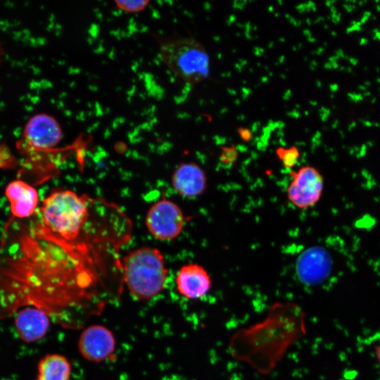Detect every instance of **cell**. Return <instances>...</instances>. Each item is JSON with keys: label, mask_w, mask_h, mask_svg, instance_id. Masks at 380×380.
Listing matches in <instances>:
<instances>
[{"label": "cell", "mask_w": 380, "mask_h": 380, "mask_svg": "<svg viewBox=\"0 0 380 380\" xmlns=\"http://www.w3.org/2000/svg\"><path fill=\"white\" fill-rule=\"evenodd\" d=\"M324 68H325L326 69H331V68H332V66H331V63H329V62L326 63L324 64Z\"/></svg>", "instance_id": "e575fe53"}, {"label": "cell", "mask_w": 380, "mask_h": 380, "mask_svg": "<svg viewBox=\"0 0 380 380\" xmlns=\"http://www.w3.org/2000/svg\"><path fill=\"white\" fill-rule=\"evenodd\" d=\"M378 91H380V88L378 89Z\"/></svg>", "instance_id": "e7e4bbea"}, {"label": "cell", "mask_w": 380, "mask_h": 380, "mask_svg": "<svg viewBox=\"0 0 380 380\" xmlns=\"http://www.w3.org/2000/svg\"><path fill=\"white\" fill-rule=\"evenodd\" d=\"M361 25H362V23L360 21H357L356 25H351L350 27H348L346 32L347 34H349L354 31L360 32L362 30Z\"/></svg>", "instance_id": "d6986e66"}, {"label": "cell", "mask_w": 380, "mask_h": 380, "mask_svg": "<svg viewBox=\"0 0 380 380\" xmlns=\"http://www.w3.org/2000/svg\"><path fill=\"white\" fill-rule=\"evenodd\" d=\"M329 89L332 93L336 92L338 89V85L336 83L331 84L329 85Z\"/></svg>", "instance_id": "cb8c5ba5"}, {"label": "cell", "mask_w": 380, "mask_h": 380, "mask_svg": "<svg viewBox=\"0 0 380 380\" xmlns=\"http://www.w3.org/2000/svg\"><path fill=\"white\" fill-rule=\"evenodd\" d=\"M175 285L182 297L196 300L208 294L212 287V279L202 265L190 262L182 265L178 270Z\"/></svg>", "instance_id": "52a82bcc"}, {"label": "cell", "mask_w": 380, "mask_h": 380, "mask_svg": "<svg viewBox=\"0 0 380 380\" xmlns=\"http://www.w3.org/2000/svg\"><path fill=\"white\" fill-rule=\"evenodd\" d=\"M324 46H327V43H324Z\"/></svg>", "instance_id": "be15d7a7"}, {"label": "cell", "mask_w": 380, "mask_h": 380, "mask_svg": "<svg viewBox=\"0 0 380 380\" xmlns=\"http://www.w3.org/2000/svg\"><path fill=\"white\" fill-rule=\"evenodd\" d=\"M379 1H380L379 0H375L374 1V2L376 3V4L379 3Z\"/></svg>", "instance_id": "6125c7cd"}, {"label": "cell", "mask_w": 380, "mask_h": 380, "mask_svg": "<svg viewBox=\"0 0 380 380\" xmlns=\"http://www.w3.org/2000/svg\"><path fill=\"white\" fill-rule=\"evenodd\" d=\"M237 132L241 139L244 141H249L253 137L252 132L248 128L241 127L237 129Z\"/></svg>", "instance_id": "e0dca14e"}, {"label": "cell", "mask_w": 380, "mask_h": 380, "mask_svg": "<svg viewBox=\"0 0 380 380\" xmlns=\"http://www.w3.org/2000/svg\"><path fill=\"white\" fill-rule=\"evenodd\" d=\"M379 31V28H374L372 30V33L373 34H376V32H378Z\"/></svg>", "instance_id": "ee69618b"}, {"label": "cell", "mask_w": 380, "mask_h": 380, "mask_svg": "<svg viewBox=\"0 0 380 380\" xmlns=\"http://www.w3.org/2000/svg\"><path fill=\"white\" fill-rule=\"evenodd\" d=\"M335 55H336L338 58H344V57H345V54H344V53H343V51L342 49H338V50L336 51Z\"/></svg>", "instance_id": "603a6c76"}, {"label": "cell", "mask_w": 380, "mask_h": 380, "mask_svg": "<svg viewBox=\"0 0 380 380\" xmlns=\"http://www.w3.org/2000/svg\"><path fill=\"white\" fill-rule=\"evenodd\" d=\"M338 59L339 58L335 55V56H332L329 57V63H333V62H337Z\"/></svg>", "instance_id": "83f0119b"}, {"label": "cell", "mask_w": 380, "mask_h": 380, "mask_svg": "<svg viewBox=\"0 0 380 380\" xmlns=\"http://www.w3.org/2000/svg\"><path fill=\"white\" fill-rule=\"evenodd\" d=\"M163 62L182 80L190 84L199 83L210 74L209 55L192 37H170L158 39Z\"/></svg>", "instance_id": "7a4b0ae2"}, {"label": "cell", "mask_w": 380, "mask_h": 380, "mask_svg": "<svg viewBox=\"0 0 380 380\" xmlns=\"http://www.w3.org/2000/svg\"><path fill=\"white\" fill-rule=\"evenodd\" d=\"M50 316L44 310L27 306L15 312L14 325L19 338L30 343L42 339L50 327Z\"/></svg>", "instance_id": "9c48e42d"}, {"label": "cell", "mask_w": 380, "mask_h": 380, "mask_svg": "<svg viewBox=\"0 0 380 380\" xmlns=\"http://www.w3.org/2000/svg\"><path fill=\"white\" fill-rule=\"evenodd\" d=\"M348 61L353 65H356L358 63V60L354 57H349Z\"/></svg>", "instance_id": "d4e9b609"}, {"label": "cell", "mask_w": 380, "mask_h": 380, "mask_svg": "<svg viewBox=\"0 0 380 380\" xmlns=\"http://www.w3.org/2000/svg\"><path fill=\"white\" fill-rule=\"evenodd\" d=\"M346 70H347L349 73H352V72H353V69H352V68H350V67H347V68H346Z\"/></svg>", "instance_id": "b9f144b4"}, {"label": "cell", "mask_w": 380, "mask_h": 380, "mask_svg": "<svg viewBox=\"0 0 380 380\" xmlns=\"http://www.w3.org/2000/svg\"><path fill=\"white\" fill-rule=\"evenodd\" d=\"M319 111L322 120L324 122L327 121L328 119V116L330 115V110L324 107H322Z\"/></svg>", "instance_id": "ffe728a7"}, {"label": "cell", "mask_w": 380, "mask_h": 380, "mask_svg": "<svg viewBox=\"0 0 380 380\" xmlns=\"http://www.w3.org/2000/svg\"><path fill=\"white\" fill-rule=\"evenodd\" d=\"M116 6L127 13H138L144 10L150 1L148 0L125 1L116 0L114 1Z\"/></svg>", "instance_id": "5bb4252c"}, {"label": "cell", "mask_w": 380, "mask_h": 380, "mask_svg": "<svg viewBox=\"0 0 380 380\" xmlns=\"http://www.w3.org/2000/svg\"><path fill=\"white\" fill-rule=\"evenodd\" d=\"M23 136L32 151L51 152L55 150L63 138L62 128L53 116L37 113L25 124Z\"/></svg>", "instance_id": "5b68a950"}, {"label": "cell", "mask_w": 380, "mask_h": 380, "mask_svg": "<svg viewBox=\"0 0 380 380\" xmlns=\"http://www.w3.org/2000/svg\"><path fill=\"white\" fill-rule=\"evenodd\" d=\"M357 22V21H356V20H353V21L350 22V25H356Z\"/></svg>", "instance_id": "681fc988"}, {"label": "cell", "mask_w": 380, "mask_h": 380, "mask_svg": "<svg viewBox=\"0 0 380 380\" xmlns=\"http://www.w3.org/2000/svg\"><path fill=\"white\" fill-rule=\"evenodd\" d=\"M339 70H340L341 71L346 70V68L345 66H341V67L339 68Z\"/></svg>", "instance_id": "bcb514c9"}, {"label": "cell", "mask_w": 380, "mask_h": 380, "mask_svg": "<svg viewBox=\"0 0 380 380\" xmlns=\"http://www.w3.org/2000/svg\"><path fill=\"white\" fill-rule=\"evenodd\" d=\"M366 3H367V1H360L358 2V5L360 6H362Z\"/></svg>", "instance_id": "f35d334b"}, {"label": "cell", "mask_w": 380, "mask_h": 380, "mask_svg": "<svg viewBox=\"0 0 380 380\" xmlns=\"http://www.w3.org/2000/svg\"><path fill=\"white\" fill-rule=\"evenodd\" d=\"M335 97L334 94L332 93L330 94V98L334 99Z\"/></svg>", "instance_id": "db71d44e"}, {"label": "cell", "mask_w": 380, "mask_h": 380, "mask_svg": "<svg viewBox=\"0 0 380 380\" xmlns=\"http://www.w3.org/2000/svg\"><path fill=\"white\" fill-rule=\"evenodd\" d=\"M317 86L320 87L322 86V83L319 81L317 82Z\"/></svg>", "instance_id": "816d5d0a"}, {"label": "cell", "mask_w": 380, "mask_h": 380, "mask_svg": "<svg viewBox=\"0 0 380 380\" xmlns=\"http://www.w3.org/2000/svg\"><path fill=\"white\" fill-rule=\"evenodd\" d=\"M368 43H369V40L367 38H361L359 42V44L360 45H365Z\"/></svg>", "instance_id": "4316f807"}, {"label": "cell", "mask_w": 380, "mask_h": 380, "mask_svg": "<svg viewBox=\"0 0 380 380\" xmlns=\"http://www.w3.org/2000/svg\"><path fill=\"white\" fill-rule=\"evenodd\" d=\"M347 96L351 101H353L355 103L362 101L364 99L362 94H357L355 92H349L348 93Z\"/></svg>", "instance_id": "ac0fdd59"}, {"label": "cell", "mask_w": 380, "mask_h": 380, "mask_svg": "<svg viewBox=\"0 0 380 380\" xmlns=\"http://www.w3.org/2000/svg\"><path fill=\"white\" fill-rule=\"evenodd\" d=\"M362 95H363V96H369L371 95V93L369 91H364Z\"/></svg>", "instance_id": "8d00e7d4"}, {"label": "cell", "mask_w": 380, "mask_h": 380, "mask_svg": "<svg viewBox=\"0 0 380 380\" xmlns=\"http://www.w3.org/2000/svg\"><path fill=\"white\" fill-rule=\"evenodd\" d=\"M286 194L289 202L300 210L315 206L320 200L324 186L322 175L313 166L305 165L290 172Z\"/></svg>", "instance_id": "3957f363"}, {"label": "cell", "mask_w": 380, "mask_h": 380, "mask_svg": "<svg viewBox=\"0 0 380 380\" xmlns=\"http://www.w3.org/2000/svg\"><path fill=\"white\" fill-rule=\"evenodd\" d=\"M358 89L360 90V91H365L367 90V87H365L364 84H360L358 87H357Z\"/></svg>", "instance_id": "d6a6232c"}, {"label": "cell", "mask_w": 380, "mask_h": 380, "mask_svg": "<svg viewBox=\"0 0 380 380\" xmlns=\"http://www.w3.org/2000/svg\"><path fill=\"white\" fill-rule=\"evenodd\" d=\"M363 15L369 18L371 15V12L369 11H366L363 13Z\"/></svg>", "instance_id": "d590c367"}, {"label": "cell", "mask_w": 380, "mask_h": 380, "mask_svg": "<svg viewBox=\"0 0 380 380\" xmlns=\"http://www.w3.org/2000/svg\"><path fill=\"white\" fill-rule=\"evenodd\" d=\"M364 70H365V71H367V70H368L367 67L365 66V67L364 68Z\"/></svg>", "instance_id": "94428289"}, {"label": "cell", "mask_w": 380, "mask_h": 380, "mask_svg": "<svg viewBox=\"0 0 380 380\" xmlns=\"http://www.w3.org/2000/svg\"><path fill=\"white\" fill-rule=\"evenodd\" d=\"M374 126L376 127H380V123L377 122H374Z\"/></svg>", "instance_id": "f6af8a7d"}, {"label": "cell", "mask_w": 380, "mask_h": 380, "mask_svg": "<svg viewBox=\"0 0 380 380\" xmlns=\"http://www.w3.org/2000/svg\"><path fill=\"white\" fill-rule=\"evenodd\" d=\"M77 348L84 359L99 363L114 355L116 339L113 331L107 327L99 324H91L81 332Z\"/></svg>", "instance_id": "8992f818"}, {"label": "cell", "mask_w": 380, "mask_h": 380, "mask_svg": "<svg viewBox=\"0 0 380 380\" xmlns=\"http://www.w3.org/2000/svg\"><path fill=\"white\" fill-rule=\"evenodd\" d=\"M376 10L377 11V12H380V5L379 4H377L376 6Z\"/></svg>", "instance_id": "7dc6e473"}, {"label": "cell", "mask_w": 380, "mask_h": 380, "mask_svg": "<svg viewBox=\"0 0 380 380\" xmlns=\"http://www.w3.org/2000/svg\"><path fill=\"white\" fill-rule=\"evenodd\" d=\"M364 85L365 87H369L371 85V82L369 81H365V83H364Z\"/></svg>", "instance_id": "60d3db41"}, {"label": "cell", "mask_w": 380, "mask_h": 380, "mask_svg": "<svg viewBox=\"0 0 380 380\" xmlns=\"http://www.w3.org/2000/svg\"><path fill=\"white\" fill-rule=\"evenodd\" d=\"M343 6L348 13L353 12L356 8V6L355 4H350L347 3L343 4Z\"/></svg>", "instance_id": "7402d4cb"}, {"label": "cell", "mask_w": 380, "mask_h": 380, "mask_svg": "<svg viewBox=\"0 0 380 380\" xmlns=\"http://www.w3.org/2000/svg\"><path fill=\"white\" fill-rule=\"evenodd\" d=\"M376 98H372L371 99V103H374L376 102Z\"/></svg>", "instance_id": "f907efd6"}, {"label": "cell", "mask_w": 380, "mask_h": 380, "mask_svg": "<svg viewBox=\"0 0 380 380\" xmlns=\"http://www.w3.org/2000/svg\"><path fill=\"white\" fill-rule=\"evenodd\" d=\"M324 51V49L320 47L317 49V53L320 54Z\"/></svg>", "instance_id": "ab89813d"}, {"label": "cell", "mask_w": 380, "mask_h": 380, "mask_svg": "<svg viewBox=\"0 0 380 380\" xmlns=\"http://www.w3.org/2000/svg\"><path fill=\"white\" fill-rule=\"evenodd\" d=\"M330 11L331 12V14H336L338 13L337 9L334 5L330 7Z\"/></svg>", "instance_id": "f546056e"}, {"label": "cell", "mask_w": 380, "mask_h": 380, "mask_svg": "<svg viewBox=\"0 0 380 380\" xmlns=\"http://www.w3.org/2000/svg\"><path fill=\"white\" fill-rule=\"evenodd\" d=\"M379 27H380V25H379Z\"/></svg>", "instance_id": "03108f58"}, {"label": "cell", "mask_w": 380, "mask_h": 380, "mask_svg": "<svg viewBox=\"0 0 380 380\" xmlns=\"http://www.w3.org/2000/svg\"><path fill=\"white\" fill-rule=\"evenodd\" d=\"M375 37H376V39L380 41V31L374 34Z\"/></svg>", "instance_id": "74e56055"}, {"label": "cell", "mask_w": 380, "mask_h": 380, "mask_svg": "<svg viewBox=\"0 0 380 380\" xmlns=\"http://www.w3.org/2000/svg\"><path fill=\"white\" fill-rule=\"evenodd\" d=\"M369 18L365 15H362L360 22L362 24L365 23L368 20Z\"/></svg>", "instance_id": "4dcf8cb0"}, {"label": "cell", "mask_w": 380, "mask_h": 380, "mask_svg": "<svg viewBox=\"0 0 380 380\" xmlns=\"http://www.w3.org/2000/svg\"><path fill=\"white\" fill-rule=\"evenodd\" d=\"M376 82H379V83H380V78H377V79H376Z\"/></svg>", "instance_id": "680465c9"}, {"label": "cell", "mask_w": 380, "mask_h": 380, "mask_svg": "<svg viewBox=\"0 0 380 380\" xmlns=\"http://www.w3.org/2000/svg\"><path fill=\"white\" fill-rule=\"evenodd\" d=\"M365 127H371L372 125V123L369 120H363L362 122Z\"/></svg>", "instance_id": "f1b7e54d"}, {"label": "cell", "mask_w": 380, "mask_h": 380, "mask_svg": "<svg viewBox=\"0 0 380 380\" xmlns=\"http://www.w3.org/2000/svg\"><path fill=\"white\" fill-rule=\"evenodd\" d=\"M377 355H378L379 360L380 362V346H379V348L378 349ZM377 380H380V378L379 379H377Z\"/></svg>", "instance_id": "7bdbcfd3"}, {"label": "cell", "mask_w": 380, "mask_h": 380, "mask_svg": "<svg viewBox=\"0 0 380 380\" xmlns=\"http://www.w3.org/2000/svg\"><path fill=\"white\" fill-rule=\"evenodd\" d=\"M310 103L312 104V105H316L317 102L316 101H311Z\"/></svg>", "instance_id": "11a10c76"}, {"label": "cell", "mask_w": 380, "mask_h": 380, "mask_svg": "<svg viewBox=\"0 0 380 380\" xmlns=\"http://www.w3.org/2000/svg\"><path fill=\"white\" fill-rule=\"evenodd\" d=\"M71 371V364L65 356L46 354L38 362L35 380H70Z\"/></svg>", "instance_id": "7c38bea8"}, {"label": "cell", "mask_w": 380, "mask_h": 380, "mask_svg": "<svg viewBox=\"0 0 380 380\" xmlns=\"http://www.w3.org/2000/svg\"><path fill=\"white\" fill-rule=\"evenodd\" d=\"M173 189L179 196L194 198L206 190L208 180L205 172L193 162L182 163L175 170L171 177Z\"/></svg>", "instance_id": "ba28073f"}, {"label": "cell", "mask_w": 380, "mask_h": 380, "mask_svg": "<svg viewBox=\"0 0 380 380\" xmlns=\"http://www.w3.org/2000/svg\"><path fill=\"white\" fill-rule=\"evenodd\" d=\"M3 158H12L10 153L4 147H0V168L9 167L13 162L5 160Z\"/></svg>", "instance_id": "2e32d148"}, {"label": "cell", "mask_w": 380, "mask_h": 380, "mask_svg": "<svg viewBox=\"0 0 380 380\" xmlns=\"http://www.w3.org/2000/svg\"><path fill=\"white\" fill-rule=\"evenodd\" d=\"M331 266L329 254L323 248L315 247L300 255L297 261L296 272L303 283L315 285L327 278Z\"/></svg>", "instance_id": "30bf717a"}, {"label": "cell", "mask_w": 380, "mask_h": 380, "mask_svg": "<svg viewBox=\"0 0 380 380\" xmlns=\"http://www.w3.org/2000/svg\"><path fill=\"white\" fill-rule=\"evenodd\" d=\"M5 195L14 217L25 218L35 212L39 203L38 192L27 182L20 179L11 182L6 187Z\"/></svg>", "instance_id": "8fae6325"}, {"label": "cell", "mask_w": 380, "mask_h": 380, "mask_svg": "<svg viewBox=\"0 0 380 380\" xmlns=\"http://www.w3.org/2000/svg\"><path fill=\"white\" fill-rule=\"evenodd\" d=\"M338 124H339L338 120H335L334 121V122L331 124V127H332L333 129H336V128L338 127Z\"/></svg>", "instance_id": "1f68e13d"}, {"label": "cell", "mask_w": 380, "mask_h": 380, "mask_svg": "<svg viewBox=\"0 0 380 380\" xmlns=\"http://www.w3.org/2000/svg\"><path fill=\"white\" fill-rule=\"evenodd\" d=\"M331 19L334 24H337L341 21V13H337L336 14H331Z\"/></svg>", "instance_id": "44dd1931"}, {"label": "cell", "mask_w": 380, "mask_h": 380, "mask_svg": "<svg viewBox=\"0 0 380 380\" xmlns=\"http://www.w3.org/2000/svg\"><path fill=\"white\" fill-rule=\"evenodd\" d=\"M356 125H357V122H355V121H353V122H350V123L349 124V125L348 126V129L349 131H350V130H352L353 128H355V127H356Z\"/></svg>", "instance_id": "484cf974"}, {"label": "cell", "mask_w": 380, "mask_h": 380, "mask_svg": "<svg viewBox=\"0 0 380 380\" xmlns=\"http://www.w3.org/2000/svg\"><path fill=\"white\" fill-rule=\"evenodd\" d=\"M339 133H340V134H341V137H344V133H343V132L342 130H340Z\"/></svg>", "instance_id": "f5cc1de1"}, {"label": "cell", "mask_w": 380, "mask_h": 380, "mask_svg": "<svg viewBox=\"0 0 380 380\" xmlns=\"http://www.w3.org/2000/svg\"><path fill=\"white\" fill-rule=\"evenodd\" d=\"M238 153L234 146H223L221 152V160L224 163H233L237 158Z\"/></svg>", "instance_id": "9a60e30c"}, {"label": "cell", "mask_w": 380, "mask_h": 380, "mask_svg": "<svg viewBox=\"0 0 380 380\" xmlns=\"http://www.w3.org/2000/svg\"><path fill=\"white\" fill-rule=\"evenodd\" d=\"M121 283L138 300H148L165 289L168 270L165 258L156 248L135 249L120 260Z\"/></svg>", "instance_id": "6da1fadb"}, {"label": "cell", "mask_w": 380, "mask_h": 380, "mask_svg": "<svg viewBox=\"0 0 380 380\" xmlns=\"http://www.w3.org/2000/svg\"><path fill=\"white\" fill-rule=\"evenodd\" d=\"M372 19H373V20H376V15L373 16V17H372Z\"/></svg>", "instance_id": "91938a15"}, {"label": "cell", "mask_w": 380, "mask_h": 380, "mask_svg": "<svg viewBox=\"0 0 380 380\" xmlns=\"http://www.w3.org/2000/svg\"><path fill=\"white\" fill-rule=\"evenodd\" d=\"M324 27L325 29H328V28H329V26H328L327 25H325L324 26Z\"/></svg>", "instance_id": "6f0895ef"}, {"label": "cell", "mask_w": 380, "mask_h": 380, "mask_svg": "<svg viewBox=\"0 0 380 380\" xmlns=\"http://www.w3.org/2000/svg\"><path fill=\"white\" fill-rule=\"evenodd\" d=\"M331 64L332 68L334 69H337L339 67L338 62H333V63H331Z\"/></svg>", "instance_id": "836d02e7"}, {"label": "cell", "mask_w": 380, "mask_h": 380, "mask_svg": "<svg viewBox=\"0 0 380 380\" xmlns=\"http://www.w3.org/2000/svg\"><path fill=\"white\" fill-rule=\"evenodd\" d=\"M276 154L284 166L293 167L300 156L299 151L296 146L290 148L279 147L276 149Z\"/></svg>", "instance_id": "4fadbf2b"}, {"label": "cell", "mask_w": 380, "mask_h": 380, "mask_svg": "<svg viewBox=\"0 0 380 380\" xmlns=\"http://www.w3.org/2000/svg\"><path fill=\"white\" fill-rule=\"evenodd\" d=\"M186 218L181 208L165 196L155 203L146 217V226L156 239L167 241L182 233Z\"/></svg>", "instance_id": "277c9868"}, {"label": "cell", "mask_w": 380, "mask_h": 380, "mask_svg": "<svg viewBox=\"0 0 380 380\" xmlns=\"http://www.w3.org/2000/svg\"><path fill=\"white\" fill-rule=\"evenodd\" d=\"M331 34L332 36H334V37H336V36L337 35V32H336V31H332V32H331Z\"/></svg>", "instance_id": "c3c4849f"}, {"label": "cell", "mask_w": 380, "mask_h": 380, "mask_svg": "<svg viewBox=\"0 0 380 380\" xmlns=\"http://www.w3.org/2000/svg\"><path fill=\"white\" fill-rule=\"evenodd\" d=\"M379 70H380V68H379V67H377V68H376V72H379Z\"/></svg>", "instance_id": "9f6ffc18"}]
</instances>
